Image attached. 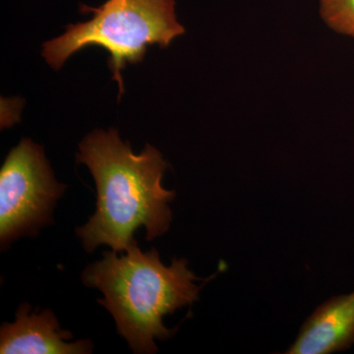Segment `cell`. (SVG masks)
I'll return each mask as SVG.
<instances>
[{
  "label": "cell",
  "mask_w": 354,
  "mask_h": 354,
  "mask_svg": "<svg viewBox=\"0 0 354 354\" xmlns=\"http://www.w3.org/2000/svg\"><path fill=\"white\" fill-rule=\"evenodd\" d=\"M65 189L55 180L43 147L22 139L0 169L1 248L53 223V208Z\"/></svg>",
  "instance_id": "4"
},
{
  "label": "cell",
  "mask_w": 354,
  "mask_h": 354,
  "mask_svg": "<svg viewBox=\"0 0 354 354\" xmlns=\"http://www.w3.org/2000/svg\"><path fill=\"white\" fill-rule=\"evenodd\" d=\"M353 344L354 291L319 306L286 353L330 354L346 351Z\"/></svg>",
  "instance_id": "6"
},
{
  "label": "cell",
  "mask_w": 354,
  "mask_h": 354,
  "mask_svg": "<svg viewBox=\"0 0 354 354\" xmlns=\"http://www.w3.org/2000/svg\"><path fill=\"white\" fill-rule=\"evenodd\" d=\"M320 14L330 29L354 39V0H320Z\"/></svg>",
  "instance_id": "7"
},
{
  "label": "cell",
  "mask_w": 354,
  "mask_h": 354,
  "mask_svg": "<svg viewBox=\"0 0 354 354\" xmlns=\"http://www.w3.org/2000/svg\"><path fill=\"white\" fill-rule=\"evenodd\" d=\"M31 306L21 305L13 323L0 329L1 354H87L93 353L91 341L69 342L73 335L62 330L50 310L30 314Z\"/></svg>",
  "instance_id": "5"
},
{
  "label": "cell",
  "mask_w": 354,
  "mask_h": 354,
  "mask_svg": "<svg viewBox=\"0 0 354 354\" xmlns=\"http://www.w3.org/2000/svg\"><path fill=\"white\" fill-rule=\"evenodd\" d=\"M102 256L84 270L83 283L102 291L104 298L97 302L111 312L133 353H158L155 339L165 341L176 332L165 328L164 317L198 300L201 288L194 281L200 279L185 259L165 266L155 248L142 252L137 242L121 256Z\"/></svg>",
  "instance_id": "2"
},
{
  "label": "cell",
  "mask_w": 354,
  "mask_h": 354,
  "mask_svg": "<svg viewBox=\"0 0 354 354\" xmlns=\"http://www.w3.org/2000/svg\"><path fill=\"white\" fill-rule=\"evenodd\" d=\"M176 0H108L99 8L81 6V12L94 14L88 22L68 25L62 36L43 44V57L53 68H62L74 53L90 46L109 51V68L124 94L121 71L145 57L150 46L167 48L185 32L176 19Z\"/></svg>",
  "instance_id": "3"
},
{
  "label": "cell",
  "mask_w": 354,
  "mask_h": 354,
  "mask_svg": "<svg viewBox=\"0 0 354 354\" xmlns=\"http://www.w3.org/2000/svg\"><path fill=\"white\" fill-rule=\"evenodd\" d=\"M76 158L87 165L97 187L94 215L76 230L87 252L108 245L114 252L125 253L136 243L138 228H145L148 241L169 230V204L176 192L162 187L169 164L157 149L147 144L137 155L118 130H95L81 142Z\"/></svg>",
  "instance_id": "1"
}]
</instances>
